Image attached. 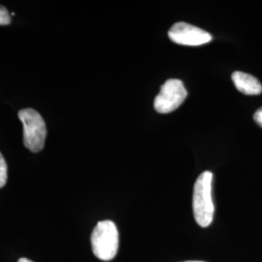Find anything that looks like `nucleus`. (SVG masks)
I'll return each instance as SVG.
<instances>
[{
  "label": "nucleus",
  "mask_w": 262,
  "mask_h": 262,
  "mask_svg": "<svg viewBox=\"0 0 262 262\" xmlns=\"http://www.w3.org/2000/svg\"><path fill=\"white\" fill-rule=\"evenodd\" d=\"M213 174L205 171L199 175L193 187L192 209L193 215L198 225L208 227L212 224L215 207L212 198Z\"/></svg>",
  "instance_id": "f257e3e1"
},
{
  "label": "nucleus",
  "mask_w": 262,
  "mask_h": 262,
  "mask_svg": "<svg viewBox=\"0 0 262 262\" xmlns=\"http://www.w3.org/2000/svg\"><path fill=\"white\" fill-rule=\"evenodd\" d=\"M94 255L103 261H110L119 250V231L112 221L99 222L91 237Z\"/></svg>",
  "instance_id": "f03ea898"
},
{
  "label": "nucleus",
  "mask_w": 262,
  "mask_h": 262,
  "mask_svg": "<svg viewBox=\"0 0 262 262\" xmlns=\"http://www.w3.org/2000/svg\"><path fill=\"white\" fill-rule=\"evenodd\" d=\"M19 121L24 126V145L32 152L43 150L47 136L46 123L35 110L28 108L19 112Z\"/></svg>",
  "instance_id": "7ed1b4c3"
},
{
  "label": "nucleus",
  "mask_w": 262,
  "mask_h": 262,
  "mask_svg": "<svg viewBox=\"0 0 262 262\" xmlns=\"http://www.w3.org/2000/svg\"><path fill=\"white\" fill-rule=\"evenodd\" d=\"M187 96V90L181 80L169 79L161 85L159 94L155 98L154 107L157 112L168 114L178 109Z\"/></svg>",
  "instance_id": "20e7f679"
},
{
  "label": "nucleus",
  "mask_w": 262,
  "mask_h": 262,
  "mask_svg": "<svg viewBox=\"0 0 262 262\" xmlns=\"http://www.w3.org/2000/svg\"><path fill=\"white\" fill-rule=\"evenodd\" d=\"M168 36L174 43L185 46H200L212 41V35L187 23H176L169 29Z\"/></svg>",
  "instance_id": "39448f33"
},
{
  "label": "nucleus",
  "mask_w": 262,
  "mask_h": 262,
  "mask_svg": "<svg viewBox=\"0 0 262 262\" xmlns=\"http://www.w3.org/2000/svg\"><path fill=\"white\" fill-rule=\"evenodd\" d=\"M232 81L236 89L246 95H258L262 93L261 84L251 74L236 71L232 74Z\"/></svg>",
  "instance_id": "423d86ee"
},
{
  "label": "nucleus",
  "mask_w": 262,
  "mask_h": 262,
  "mask_svg": "<svg viewBox=\"0 0 262 262\" xmlns=\"http://www.w3.org/2000/svg\"><path fill=\"white\" fill-rule=\"evenodd\" d=\"M7 173H8L7 163L0 152V188L4 187L7 182V178H8Z\"/></svg>",
  "instance_id": "0eeeda50"
},
{
  "label": "nucleus",
  "mask_w": 262,
  "mask_h": 262,
  "mask_svg": "<svg viewBox=\"0 0 262 262\" xmlns=\"http://www.w3.org/2000/svg\"><path fill=\"white\" fill-rule=\"evenodd\" d=\"M11 24V16L9 12L0 5V26H8Z\"/></svg>",
  "instance_id": "6e6552de"
},
{
  "label": "nucleus",
  "mask_w": 262,
  "mask_h": 262,
  "mask_svg": "<svg viewBox=\"0 0 262 262\" xmlns=\"http://www.w3.org/2000/svg\"><path fill=\"white\" fill-rule=\"evenodd\" d=\"M253 120L260 127H262V107L259 108L253 115Z\"/></svg>",
  "instance_id": "1a4fd4ad"
},
{
  "label": "nucleus",
  "mask_w": 262,
  "mask_h": 262,
  "mask_svg": "<svg viewBox=\"0 0 262 262\" xmlns=\"http://www.w3.org/2000/svg\"><path fill=\"white\" fill-rule=\"evenodd\" d=\"M18 262H33L32 260H30V259H28V258H26V257H21V258H19Z\"/></svg>",
  "instance_id": "9d476101"
},
{
  "label": "nucleus",
  "mask_w": 262,
  "mask_h": 262,
  "mask_svg": "<svg viewBox=\"0 0 262 262\" xmlns=\"http://www.w3.org/2000/svg\"><path fill=\"white\" fill-rule=\"evenodd\" d=\"M183 262H205V261H198V260H189V261H183Z\"/></svg>",
  "instance_id": "9b49d317"
}]
</instances>
